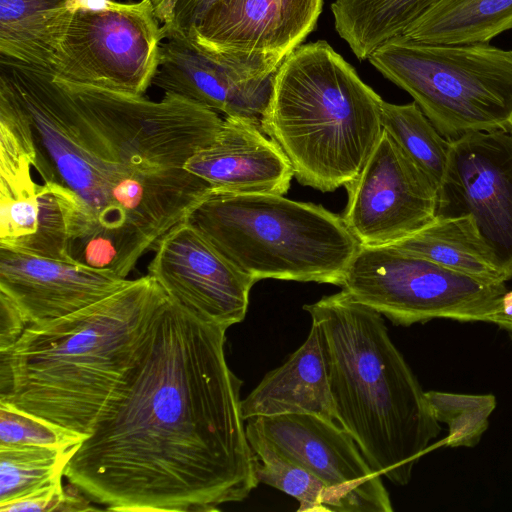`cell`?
I'll use <instances>...</instances> for the list:
<instances>
[{"mask_svg": "<svg viewBox=\"0 0 512 512\" xmlns=\"http://www.w3.org/2000/svg\"><path fill=\"white\" fill-rule=\"evenodd\" d=\"M227 328L169 297L64 477L119 512H210L257 487Z\"/></svg>", "mask_w": 512, "mask_h": 512, "instance_id": "cell-1", "label": "cell"}, {"mask_svg": "<svg viewBox=\"0 0 512 512\" xmlns=\"http://www.w3.org/2000/svg\"><path fill=\"white\" fill-rule=\"evenodd\" d=\"M0 79L30 118L35 170L75 197L68 225L71 262L126 279L211 190L184 167L116 155L47 69L0 59Z\"/></svg>", "mask_w": 512, "mask_h": 512, "instance_id": "cell-2", "label": "cell"}, {"mask_svg": "<svg viewBox=\"0 0 512 512\" xmlns=\"http://www.w3.org/2000/svg\"><path fill=\"white\" fill-rule=\"evenodd\" d=\"M168 296L147 274L61 318L27 326L0 362L13 408L84 440L137 362Z\"/></svg>", "mask_w": 512, "mask_h": 512, "instance_id": "cell-3", "label": "cell"}, {"mask_svg": "<svg viewBox=\"0 0 512 512\" xmlns=\"http://www.w3.org/2000/svg\"><path fill=\"white\" fill-rule=\"evenodd\" d=\"M303 309L322 334L338 424L377 473L406 485L441 426L382 315L344 290Z\"/></svg>", "mask_w": 512, "mask_h": 512, "instance_id": "cell-4", "label": "cell"}, {"mask_svg": "<svg viewBox=\"0 0 512 512\" xmlns=\"http://www.w3.org/2000/svg\"><path fill=\"white\" fill-rule=\"evenodd\" d=\"M382 101L320 40L285 57L261 128L282 149L300 184L331 192L358 176L378 143Z\"/></svg>", "mask_w": 512, "mask_h": 512, "instance_id": "cell-5", "label": "cell"}, {"mask_svg": "<svg viewBox=\"0 0 512 512\" xmlns=\"http://www.w3.org/2000/svg\"><path fill=\"white\" fill-rule=\"evenodd\" d=\"M227 261L254 279L341 286L360 243L342 216L277 194L210 190L185 219Z\"/></svg>", "mask_w": 512, "mask_h": 512, "instance_id": "cell-6", "label": "cell"}, {"mask_svg": "<svg viewBox=\"0 0 512 512\" xmlns=\"http://www.w3.org/2000/svg\"><path fill=\"white\" fill-rule=\"evenodd\" d=\"M368 61L412 96L449 141L512 130V50L490 43L429 44L399 35Z\"/></svg>", "mask_w": 512, "mask_h": 512, "instance_id": "cell-7", "label": "cell"}, {"mask_svg": "<svg viewBox=\"0 0 512 512\" xmlns=\"http://www.w3.org/2000/svg\"><path fill=\"white\" fill-rule=\"evenodd\" d=\"M341 287L392 324L406 327L438 318L490 323L508 291L503 281L460 273L392 245H361Z\"/></svg>", "mask_w": 512, "mask_h": 512, "instance_id": "cell-8", "label": "cell"}, {"mask_svg": "<svg viewBox=\"0 0 512 512\" xmlns=\"http://www.w3.org/2000/svg\"><path fill=\"white\" fill-rule=\"evenodd\" d=\"M159 23L150 0L79 3L49 71L65 82L144 95L158 69Z\"/></svg>", "mask_w": 512, "mask_h": 512, "instance_id": "cell-9", "label": "cell"}, {"mask_svg": "<svg viewBox=\"0 0 512 512\" xmlns=\"http://www.w3.org/2000/svg\"><path fill=\"white\" fill-rule=\"evenodd\" d=\"M436 215H470L504 279H512V130L450 141Z\"/></svg>", "mask_w": 512, "mask_h": 512, "instance_id": "cell-10", "label": "cell"}, {"mask_svg": "<svg viewBox=\"0 0 512 512\" xmlns=\"http://www.w3.org/2000/svg\"><path fill=\"white\" fill-rule=\"evenodd\" d=\"M342 219L360 245H393L436 216L437 187L383 129L363 169L344 186Z\"/></svg>", "mask_w": 512, "mask_h": 512, "instance_id": "cell-11", "label": "cell"}, {"mask_svg": "<svg viewBox=\"0 0 512 512\" xmlns=\"http://www.w3.org/2000/svg\"><path fill=\"white\" fill-rule=\"evenodd\" d=\"M285 58L207 50L189 38L164 39L152 85L215 112L261 124Z\"/></svg>", "mask_w": 512, "mask_h": 512, "instance_id": "cell-12", "label": "cell"}, {"mask_svg": "<svg viewBox=\"0 0 512 512\" xmlns=\"http://www.w3.org/2000/svg\"><path fill=\"white\" fill-rule=\"evenodd\" d=\"M286 457L320 479L334 494L339 512H392L381 474L338 423L310 414L247 420Z\"/></svg>", "mask_w": 512, "mask_h": 512, "instance_id": "cell-13", "label": "cell"}, {"mask_svg": "<svg viewBox=\"0 0 512 512\" xmlns=\"http://www.w3.org/2000/svg\"><path fill=\"white\" fill-rule=\"evenodd\" d=\"M153 251L148 274L171 300L227 329L244 320L256 281L227 261L188 222L182 220L170 229Z\"/></svg>", "mask_w": 512, "mask_h": 512, "instance_id": "cell-14", "label": "cell"}, {"mask_svg": "<svg viewBox=\"0 0 512 512\" xmlns=\"http://www.w3.org/2000/svg\"><path fill=\"white\" fill-rule=\"evenodd\" d=\"M323 0H216L188 37L212 52L285 58L314 30Z\"/></svg>", "mask_w": 512, "mask_h": 512, "instance_id": "cell-15", "label": "cell"}, {"mask_svg": "<svg viewBox=\"0 0 512 512\" xmlns=\"http://www.w3.org/2000/svg\"><path fill=\"white\" fill-rule=\"evenodd\" d=\"M111 273L0 247V293L28 326L74 313L128 283Z\"/></svg>", "mask_w": 512, "mask_h": 512, "instance_id": "cell-16", "label": "cell"}, {"mask_svg": "<svg viewBox=\"0 0 512 512\" xmlns=\"http://www.w3.org/2000/svg\"><path fill=\"white\" fill-rule=\"evenodd\" d=\"M184 168L205 180L212 191L234 194L284 195L294 177L288 158L260 123L230 116L223 119L215 139Z\"/></svg>", "mask_w": 512, "mask_h": 512, "instance_id": "cell-17", "label": "cell"}, {"mask_svg": "<svg viewBox=\"0 0 512 512\" xmlns=\"http://www.w3.org/2000/svg\"><path fill=\"white\" fill-rule=\"evenodd\" d=\"M244 420L310 414L337 422L321 331L315 322L303 344L241 400Z\"/></svg>", "mask_w": 512, "mask_h": 512, "instance_id": "cell-18", "label": "cell"}, {"mask_svg": "<svg viewBox=\"0 0 512 512\" xmlns=\"http://www.w3.org/2000/svg\"><path fill=\"white\" fill-rule=\"evenodd\" d=\"M72 205V193L51 181L37 183L30 194L0 195V247L71 262L68 220Z\"/></svg>", "mask_w": 512, "mask_h": 512, "instance_id": "cell-19", "label": "cell"}, {"mask_svg": "<svg viewBox=\"0 0 512 512\" xmlns=\"http://www.w3.org/2000/svg\"><path fill=\"white\" fill-rule=\"evenodd\" d=\"M79 0H0V58L49 70Z\"/></svg>", "mask_w": 512, "mask_h": 512, "instance_id": "cell-20", "label": "cell"}, {"mask_svg": "<svg viewBox=\"0 0 512 512\" xmlns=\"http://www.w3.org/2000/svg\"><path fill=\"white\" fill-rule=\"evenodd\" d=\"M392 246L460 273L506 282L470 215H436Z\"/></svg>", "mask_w": 512, "mask_h": 512, "instance_id": "cell-21", "label": "cell"}, {"mask_svg": "<svg viewBox=\"0 0 512 512\" xmlns=\"http://www.w3.org/2000/svg\"><path fill=\"white\" fill-rule=\"evenodd\" d=\"M510 29L512 0H439L401 35L429 44H474Z\"/></svg>", "mask_w": 512, "mask_h": 512, "instance_id": "cell-22", "label": "cell"}, {"mask_svg": "<svg viewBox=\"0 0 512 512\" xmlns=\"http://www.w3.org/2000/svg\"><path fill=\"white\" fill-rule=\"evenodd\" d=\"M439 0H335L334 26L359 60L404 30Z\"/></svg>", "mask_w": 512, "mask_h": 512, "instance_id": "cell-23", "label": "cell"}, {"mask_svg": "<svg viewBox=\"0 0 512 512\" xmlns=\"http://www.w3.org/2000/svg\"><path fill=\"white\" fill-rule=\"evenodd\" d=\"M37 149L30 118L11 88L0 80V195L30 194Z\"/></svg>", "mask_w": 512, "mask_h": 512, "instance_id": "cell-24", "label": "cell"}, {"mask_svg": "<svg viewBox=\"0 0 512 512\" xmlns=\"http://www.w3.org/2000/svg\"><path fill=\"white\" fill-rule=\"evenodd\" d=\"M247 438L257 457L258 482L274 487L299 502L301 512H339L330 489L316 476L286 457L259 431L246 425Z\"/></svg>", "mask_w": 512, "mask_h": 512, "instance_id": "cell-25", "label": "cell"}, {"mask_svg": "<svg viewBox=\"0 0 512 512\" xmlns=\"http://www.w3.org/2000/svg\"><path fill=\"white\" fill-rule=\"evenodd\" d=\"M77 448L0 445V506L62 481Z\"/></svg>", "mask_w": 512, "mask_h": 512, "instance_id": "cell-26", "label": "cell"}, {"mask_svg": "<svg viewBox=\"0 0 512 512\" xmlns=\"http://www.w3.org/2000/svg\"><path fill=\"white\" fill-rule=\"evenodd\" d=\"M381 120L383 129L438 190L448 162L450 141L439 133L414 101L400 105L383 100Z\"/></svg>", "mask_w": 512, "mask_h": 512, "instance_id": "cell-27", "label": "cell"}, {"mask_svg": "<svg viewBox=\"0 0 512 512\" xmlns=\"http://www.w3.org/2000/svg\"><path fill=\"white\" fill-rule=\"evenodd\" d=\"M84 439L0 402V445L77 448Z\"/></svg>", "mask_w": 512, "mask_h": 512, "instance_id": "cell-28", "label": "cell"}, {"mask_svg": "<svg viewBox=\"0 0 512 512\" xmlns=\"http://www.w3.org/2000/svg\"><path fill=\"white\" fill-rule=\"evenodd\" d=\"M72 485V484H71ZM72 485V490H66L62 481L56 482L44 489L36 491L21 499L0 506L1 512L27 511H89L95 510L89 504L90 499Z\"/></svg>", "mask_w": 512, "mask_h": 512, "instance_id": "cell-29", "label": "cell"}, {"mask_svg": "<svg viewBox=\"0 0 512 512\" xmlns=\"http://www.w3.org/2000/svg\"><path fill=\"white\" fill-rule=\"evenodd\" d=\"M216 0H150L164 39L188 38Z\"/></svg>", "mask_w": 512, "mask_h": 512, "instance_id": "cell-30", "label": "cell"}, {"mask_svg": "<svg viewBox=\"0 0 512 512\" xmlns=\"http://www.w3.org/2000/svg\"><path fill=\"white\" fill-rule=\"evenodd\" d=\"M495 407H479L459 414L447 423L448 435L438 445L450 448L474 447L488 428L489 416Z\"/></svg>", "mask_w": 512, "mask_h": 512, "instance_id": "cell-31", "label": "cell"}, {"mask_svg": "<svg viewBox=\"0 0 512 512\" xmlns=\"http://www.w3.org/2000/svg\"><path fill=\"white\" fill-rule=\"evenodd\" d=\"M425 396L435 419L439 423L446 424L465 411L485 406H496V398L492 394L470 395L427 391Z\"/></svg>", "mask_w": 512, "mask_h": 512, "instance_id": "cell-32", "label": "cell"}, {"mask_svg": "<svg viewBox=\"0 0 512 512\" xmlns=\"http://www.w3.org/2000/svg\"><path fill=\"white\" fill-rule=\"evenodd\" d=\"M27 326L18 308L9 298L0 293V351L12 347Z\"/></svg>", "mask_w": 512, "mask_h": 512, "instance_id": "cell-33", "label": "cell"}, {"mask_svg": "<svg viewBox=\"0 0 512 512\" xmlns=\"http://www.w3.org/2000/svg\"><path fill=\"white\" fill-rule=\"evenodd\" d=\"M490 323L512 333V291H507L500 299L498 308L492 315Z\"/></svg>", "mask_w": 512, "mask_h": 512, "instance_id": "cell-34", "label": "cell"}]
</instances>
